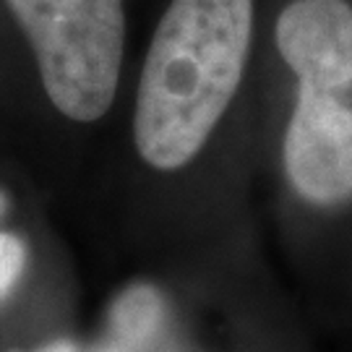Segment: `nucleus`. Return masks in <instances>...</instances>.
Masks as SVG:
<instances>
[{
	"label": "nucleus",
	"instance_id": "nucleus-7",
	"mask_svg": "<svg viewBox=\"0 0 352 352\" xmlns=\"http://www.w3.org/2000/svg\"><path fill=\"white\" fill-rule=\"evenodd\" d=\"M37 352H76V347L71 344V342L60 340V342H50V344H45V347L37 350Z\"/></svg>",
	"mask_w": 352,
	"mask_h": 352
},
{
	"label": "nucleus",
	"instance_id": "nucleus-9",
	"mask_svg": "<svg viewBox=\"0 0 352 352\" xmlns=\"http://www.w3.org/2000/svg\"><path fill=\"white\" fill-rule=\"evenodd\" d=\"M6 212V199H3V193H0V214Z\"/></svg>",
	"mask_w": 352,
	"mask_h": 352
},
{
	"label": "nucleus",
	"instance_id": "nucleus-5",
	"mask_svg": "<svg viewBox=\"0 0 352 352\" xmlns=\"http://www.w3.org/2000/svg\"><path fill=\"white\" fill-rule=\"evenodd\" d=\"M164 318V302L149 285L128 287L110 311V337L107 342L120 352H139L160 331Z\"/></svg>",
	"mask_w": 352,
	"mask_h": 352
},
{
	"label": "nucleus",
	"instance_id": "nucleus-1",
	"mask_svg": "<svg viewBox=\"0 0 352 352\" xmlns=\"http://www.w3.org/2000/svg\"><path fill=\"white\" fill-rule=\"evenodd\" d=\"M253 0H173L141 71L133 133L157 170L188 164L232 102L248 60Z\"/></svg>",
	"mask_w": 352,
	"mask_h": 352
},
{
	"label": "nucleus",
	"instance_id": "nucleus-8",
	"mask_svg": "<svg viewBox=\"0 0 352 352\" xmlns=\"http://www.w3.org/2000/svg\"><path fill=\"white\" fill-rule=\"evenodd\" d=\"M94 352H120V350H118V347H113L110 342H104V344H102L100 350H94Z\"/></svg>",
	"mask_w": 352,
	"mask_h": 352
},
{
	"label": "nucleus",
	"instance_id": "nucleus-2",
	"mask_svg": "<svg viewBox=\"0 0 352 352\" xmlns=\"http://www.w3.org/2000/svg\"><path fill=\"white\" fill-rule=\"evenodd\" d=\"M32 42L52 104L97 120L115 97L123 60V0H6Z\"/></svg>",
	"mask_w": 352,
	"mask_h": 352
},
{
	"label": "nucleus",
	"instance_id": "nucleus-3",
	"mask_svg": "<svg viewBox=\"0 0 352 352\" xmlns=\"http://www.w3.org/2000/svg\"><path fill=\"white\" fill-rule=\"evenodd\" d=\"M292 188L318 206L352 196V107L340 94L300 87L285 133Z\"/></svg>",
	"mask_w": 352,
	"mask_h": 352
},
{
	"label": "nucleus",
	"instance_id": "nucleus-6",
	"mask_svg": "<svg viewBox=\"0 0 352 352\" xmlns=\"http://www.w3.org/2000/svg\"><path fill=\"white\" fill-rule=\"evenodd\" d=\"M24 243L11 232H0V298L8 295V289L16 285L24 269Z\"/></svg>",
	"mask_w": 352,
	"mask_h": 352
},
{
	"label": "nucleus",
	"instance_id": "nucleus-4",
	"mask_svg": "<svg viewBox=\"0 0 352 352\" xmlns=\"http://www.w3.org/2000/svg\"><path fill=\"white\" fill-rule=\"evenodd\" d=\"M277 47L300 87L342 94L352 87V6L292 0L277 19Z\"/></svg>",
	"mask_w": 352,
	"mask_h": 352
}]
</instances>
